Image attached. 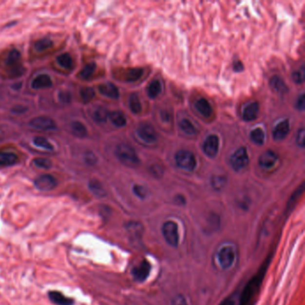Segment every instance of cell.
I'll return each instance as SVG.
<instances>
[{"mask_svg":"<svg viewBox=\"0 0 305 305\" xmlns=\"http://www.w3.org/2000/svg\"><path fill=\"white\" fill-rule=\"evenodd\" d=\"M143 75V69L142 68H129L126 69L123 74V78L125 79L126 82H136Z\"/></svg>","mask_w":305,"mask_h":305,"instance_id":"18","label":"cell"},{"mask_svg":"<svg viewBox=\"0 0 305 305\" xmlns=\"http://www.w3.org/2000/svg\"><path fill=\"white\" fill-rule=\"evenodd\" d=\"M49 296L50 301L56 305H73V303H74L73 300L67 298L64 294H61L59 292H57V291L49 292Z\"/></svg>","mask_w":305,"mask_h":305,"instance_id":"19","label":"cell"},{"mask_svg":"<svg viewBox=\"0 0 305 305\" xmlns=\"http://www.w3.org/2000/svg\"><path fill=\"white\" fill-rule=\"evenodd\" d=\"M52 86V80L48 75H38V76L35 77L32 82V87L36 90L39 89H47Z\"/></svg>","mask_w":305,"mask_h":305,"instance_id":"16","label":"cell"},{"mask_svg":"<svg viewBox=\"0 0 305 305\" xmlns=\"http://www.w3.org/2000/svg\"><path fill=\"white\" fill-rule=\"evenodd\" d=\"M293 79L296 83H302L305 81V68L302 67L299 71H295L293 74Z\"/></svg>","mask_w":305,"mask_h":305,"instance_id":"41","label":"cell"},{"mask_svg":"<svg viewBox=\"0 0 305 305\" xmlns=\"http://www.w3.org/2000/svg\"><path fill=\"white\" fill-rule=\"evenodd\" d=\"M93 118L94 120L96 121V122H98V123H104V122H106L107 119H108V117H109V111H108V109H106L105 107H102V106H99V107H97L95 110L93 111Z\"/></svg>","mask_w":305,"mask_h":305,"instance_id":"26","label":"cell"},{"mask_svg":"<svg viewBox=\"0 0 305 305\" xmlns=\"http://www.w3.org/2000/svg\"><path fill=\"white\" fill-rule=\"evenodd\" d=\"M109 117L114 126L123 127L126 125V118L125 114L120 111H112L109 114Z\"/></svg>","mask_w":305,"mask_h":305,"instance_id":"24","label":"cell"},{"mask_svg":"<svg viewBox=\"0 0 305 305\" xmlns=\"http://www.w3.org/2000/svg\"><path fill=\"white\" fill-rule=\"evenodd\" d=\"M58 98L63 103H69L71 101V94L68 92H60L58 93Z\"/></svg>","mask_w":305,"mask_h":305,"instance_id":"44","label":"cell"},{"mask_svg":"<svg viewBox=\"0 0 305 305\" xmlns=\"http://www.w3.org/2000/svg\"><path fill=\"white\" fill-rule=\"evenodd\" d=\"M174 201L178 204V205H185L186 204V199L185 197L182 195H177L174 198Z\"/></svg>","mask_w":305,"mask_h":305,"instance_id":"47","label":"cell"},{"mask_svg":"<svg viewBox=\"0 0 305 305\" xmlns=\"http://www.w3.org/2000/svg\"><path fill=\"white\" fill-rule=\"evenodd\" d=\"M197 111L205 117H210L212 114V108L210 102L205 98H200L195 103Z\"/></svg>","mask_w":305,"mask_h":305,"instance_id":"17","label":"cell"},{"mask_svg":"<svg viewBox=\"0 0 305 305\" xmlns=\"http://www.w3.org/2000/svg\"><path fill=\"white\" fill-rule=\"evenodd\" d=\"M180 129L188 135H194L196 129L188 119H182L179 123Z\"/></svg>","mask_w":305,"mask_h":305,"instance_id":"32","label":"cell"},{"mask_svg":"<svg viewBox=\"0 0 305 305\" xmlns=\"http://www.w3.org/2000/svg\"><path fill=\"white\" fill-rule=\"evenodd\" d=\"M234 70L235 72L243 71L244 69V66H243V63L241 61H235L234 63Z\"/></svg>","mask_w":305,"mask_h":305,"instance_id":"46","label":"cell"},{"mask_svg":"<svg viewBox=\"0 0 305 305\" xmlns=\"http://www.w3.org/2000/svg\"><path fill=\"white\" fill-rule=\"evenodd\" d=\"M137 134L143 142H146L148 144H152L158 139V134L157 132L155 131L154 127L146 123L141 124L139 126L137 129Z\"/></svg>","mask_w":305,"mask_h":305,"instance_id":"8","label":"cell"},{"mask_svg":"<svg viewBox=\"0 0 305 305\" xmlns=\"http://www.w3.org/2000/svg\"><path fill=\"white\" fill-rule=\"evenodd\" d=\"M232 168L235 171H240L245 169L249 164V156L246 147H241L235 151L230 158Z\"/></svg>","mask_w":305,"mask_h":305,"instance_id":"6","label":"cell"},{"mask_svg":"<svg viewBox=\"0 0 305 305\" xmlns=\"http://www.w3.org/2000/svg\"><path fill=\"white\" fill-rule=\"evenodd\" d=\"M84 160L89 166H94L95 164L97 163L98 158L93 152H87L84 154Z\"/></svg>","mask_w":305,"mask_h":305,"instance_id":"40","label":"cell"},{"mask_svg":"<svg viewBox=\"0 0 305 305\" xmlns=\"http://www.w3.org/2000/svg\"><path fill=\"white\" fill-rule=\"evenodd\" d=\"M30 126L38 129V130H55L57 128V125L53 119H51L49 116L46 115H40L36 116L30 121Z\"/></svg>","mask_w":305,"mask_h":305,"instance_id":"9","label":"cell"},{"mask_svg":"<svg viewBox=\"0 0 305 305\" xmlns=\"http://www.w3.org/2000/svg\"><path fill=\"white\" fill-rule=\"evenodd\" d=\"M98 91L102 95L108 98H113V99L119 98L118 89L111 82H106V83L100 84L98 86Z\"/></svg>","mask_w":305,"mask_h":305,"instance_id":"14","label":"cell"},{"mask_svg":"<svg viewBox=\"0 0 305 305\" xmlns=\"http://www.w3.org/2000/svg\"><path fill=\"white\" fill-rule=\"evenodd\" d=\"M174 160L177 167L180 169H185L187 171H192L196 168V158L193 155V153L186 151V150H181L175 153Z\"/></svg>","mask_w":305,"mask_h":305,"instance_id":"5","label":"cell"},{"mask_svg":"<svg viewBox=\"0 0 305 305\" xmlns=\"http://www.w3.org/2000/svg\"><path fill=\"white\" fill-rule=\"evenodd\" d=\"M250 137L252 142L258 145H262L265 142V133L262 128H255L251 132Z\"/></svg>","mask_w":305,"mask_h":305,"instance_id":"29","label":"cell"},{"mask_svg":"<svg viewBox=\"0 0 305 305\" xmlns=\"http://www.w3.org/2000/svg\"><path fill=\"white\" fill-rule=\"evenodd\" d=\"M80 95H81L82 101L84 103H88V102L92 101L93 98L95 97V92H94L93 88L84 87L81 90Z\"/></svg>","mask_w":305,"mask_h":305,"instance_id":"34","label":"cell"},{"mask_svg":"<svg viewBox=\"0 0 305 305\" xmlns=\"http://www.w3.org/2000/svg\"><path fill=\"white\" fill-rule=\"evenodd\" d=\"M290 130V124L287 119L283 120L279 122L277 126H275L273 131V137L276 141H282L288 134Z\"/></svg>","mask_w":305,"mask_h":305,"instance_id":"13","label":"cell"},{"mask_svg":"<svg viewBox=\"0 0 305 305\" xmlns=\"http://www.w3.org/2000/svg\"><path fill=\"white\" fill-rule=\"evenodd\" d=\"M18 162V157L14 152H0V167L13 166Z\"/></svg>","mask_w":305,"mask_h":305,"instance_id":"20","label":"cell"},{"mask_svg":"<svg viewBox=\"0 0 305 305\" xmlns=\"http://www.w3.org/2000/svg\"><path fill=\"white\" fill-rule=\"evenodd\" d=\"M162 234L168 245L176 248L179 245L178 226L173 220H168L162 225Z\"/></svg>","mask_w":305,"mask_h":305,"instance_id":"3","label":"cell"},{"mask_svg":"<svg viewBox=\"0 0 305 305\" xmlns=\"http://www.w3.org/2000/svg\"><path fill=\"white\" fill-rule=\"evenodd\" d=\"M171 305H188V303L184 295L177 294L171 301Z\"/></svg>","mask_w":305,"mask_h":305,"instance_id":"42","label":"cell"},{"mask_svg":"<svg viewBox=\"0 0 305 305\" xmlns=\"http://www.w3.org/2000/svg\"><path fill=\"white\" fill-rule=\"evenodd\" d=\"M127 229L131 234L140 235L142 232V225L138 222H131L127 225Z\"/></svg>","mask_w":305,"mask_h":305,"instance_id":"38","label":"cell"},{"mask_svg":"<svg viewBox=\"0 0 305 305\" xmlns=\"http://www.w3.org/2000/svg\"><path fill=\"white\" fill-rule=\"evenodd\" d=\"M20 60H21V53L17 49H13L6 57V65L8 67L15 69L18 66H19Z\"/></svg>","mask_w":305,"mask_h":305,"instance_id":"21","label":"cell"},{"mask_svg":"<svg viewBox=\"0 0 305 305\" xmlns=\"http://www.w3.org/2000/svg\"><path fill=\"white\" fill-rule=\"evenodd\" d=\"M269 85L277 93H286L288 90L286 84L280 77L278 76H273L269 81Z\"/></svg>","mask_w":305,"mask_h":305,"instance_id":"23","label":"cell"},{"mask_svg":"<svg viewBox=\"0 0 305 305\" xmlns=\"http://www.w3.org/2000/svg\"><path fill=\"white\" fill-rule=\"evenodd\" d=\"M305 108V94H301L296 102V109L299 110H304Z\"/></svg>","mask_w":305,"mask_h":305,"instance_id":"45","label":"cell"},{"mask_svg":"<svg viewBox=\"0 0 305 305\" xmlns=\"http://www.w3.org/2000/svg\"><path fill=\"white\" fill-rule=\"evenodd\" d=\"M57 61L59 64L60 66L66 69H71L73 67V60H72L71 56L67 53L59 55L57 58Z\"/></svg>","mask_w":305,"mask_h":305,"instance_id":"33","label":"cell"},{"mask_svg":"<svg viewBox=\"0 0 305 305\" xmlns=\"http://www.w3.org/2000/svg\"><path fill=\"white\" fill-rule=\"evenodd\" d=\"M151 270H152L151 263L146 260H143L142 262L138 263L136 266L133 267L132 275L135 281L142 283L149 278Z\"/></svg>","mask_w":305,"mask_h":305,"instance_id":"7","label":"cell"},{"mask_svg":"<svg viewBox=\"0 0 305 305\" xmlns=\"http://www.w3.org/2000/svg\"><path fill=\"white\" fill-rule=\"evenodd\" d=\"M259 114V104L256 101L251 102L246 106L243 111V118L245 121L250 122L256 119Z\"/></svg>","mask_w":305,"mask_h":305,"instance_id":"15","label":"cell"},{"mask_svg":"<svg viewBox=\"0 0 305 305\" xmlns=\"http://www.w3.org/2000/svg\"><path fill=\"white\" fill-rule=\"evenodd\" d=\"M89 187H90L91 191H93L96 196L102 198V197L106 196V194H107L103 186L98 180H91L89 183Z\"/></svg>","mask_w":305,"mask_h":305,"instance_id":"25","label":"cell"},{"mask_svg":"<svg viewBox=\"0 0 305 305\" xmlns=\"http://www.w3.org/2000/svg\"><path fill=\"white\" fill-rule=\"evenodd\" d=\"M34 185L40 191H51L57 186V182L51 174H41L35 179Z\"/></svg>","mask_w":305,"mask_h":305,"instance_id":"10","label":"cell"},{"mask_svg":"<svg viewBox=\"0 0 305 305\" xmlns=\"http://www.w3.org/2000/svg\"><path fill=\"white\" fill-rule=\"evenodd\" d=\"M133 191L140 199H145L147 196V190L143 186L134 185L133 187Z\"/></svg>","mask_w":305,"mask_h":305,"instance_id":"39","label":"cell"},{"mask_svg":"<svg viewBox=\"0 0 305 305\" xmlns=\"http://www.w3.org/2000/svg\"><path fill=\"white\" fill-rule=\"evenodd\" d=\"M72 133L78 138H85L87 136L88 131L86 126L80 121H74L71 124Z\"/></svg>","mask_w":305,"mask_h":305,"instance_id":"22","label":"cell"},{"mask_svg":"<svg viewBox=\"0 0 305 305\" xmlns=\"http://www.w3.org/2000/svg\"><path fill=\"white\" fill-rule=\"evenodd\" d=\"M33 164L39 169H49L51 168L52 163L49 158H37L33 159Z\"/></svg>","mask_w":305,"mask_h":305,"instance_id":"37","label":"cell"},{"mask_svg":"<svg viewBox=\"0 0 305 305\" xmlns=\"http://www.w3.org/2000/svg\"><path fill=\"white\" fill-rule=\"evenodd\" d=\"M211 186L216 191H221L227 184V178L223 175H214L210 180Z\"/></svg>","mask_w":305,"mask_h":305,"instance_id":"31","label":"cell"},{"mask_svg":"<svg viewBox=\"0 0 305 305\" xmlns=\"http://www.w3.org/2000/svg\"><path fill=\"white\" fill-rule=\"evenodd\" d=\"M220 305H235V304L233 298H228V299L224 300Z\"/></svg>","mask_w":305,"mask_h":305,"instance_id":"48","label":"cell"},{"mask_svg":"<svg viewBox=\"0 0 305 305\" xmlns=\"http://www.w3.org/2000/svg\"><path fill=\"white\" fill-rule=\"evenodd\" d=\"M236 248L233 245L226 244L220 246L217 252V262L219 267L223 270H227L233 267L236 260Z\"/></svg>","mask_w":305,"mask_h":305,"instance_id":"2","label":"cell"},{"mask_svg":"<svg viewBox=\"0 0 305 305\" xmlns=\"http://www.w3.org/2000/svg\"><path fill=\"white\" fill-rule=\"evenodd\" d=\"M95 70H96V64L95 63H89L81 70L80 74H79V76L82 80H89L91 77L93 76Z\"/></svg>","mask_w":305,"mask_h":305,"instance_id":"30","label":"cell"},{"mask_svg":"<svg viewBox=\"0 0 305 305\" xmlns=\"http://www.w3.org/2000/svg\"><path fill=\"white\" fill-rule=\"evenodd\" d=\"M147 92L150 98H157L159 93H161V83L158 80H154L149 84Z\"/></svg>","mask_w":305,"mask_h":305,"instance_id":"27","label":"cell"},{"mask_svg":"<svg viewBox=\"0 0 305 305\" xmlns=\"http://www.w3.org/2000/svg\"><path fill=\"white\" fill-rule=\"evenodd\" d=\"M114 153L120 162L126 167L135 168L140 163L135 150L127 143H119Z\"/></svg>","mask_w":305,"mask_h":305,"instance_id":"1","label":"cell"},{"mask_svg":"<svg viewBox=\"0 0 305 305\" xmlns=\"http://www.w3.org/2000/svg\"><path fill=\"white\" fill-rule=\"evenodd\" d=\"M278 159L277 153L274 152L271 150H267L261 155L259 158V164L264 169H271L277 163Z\"/></svg>","mask_w":305,"mask_h":305,"instance_id":"12","label":"cell"},{"mask_svg":"<svg viewBox=\"0 0 305 305\" xmlns=\"http://www.w3.org/2000/svg\"><path fill=\"white\" fill-rule=\"evenodd\" d=\"M219 139L216 134H210L203 143V152L210 158H214L218 152Z\"/></svg>","mask_w":305,"mask_h":305,"instance_id":"11","label":"cell"},{"mask_svg":"<svg viewBox=\"0 0 305 305\" xmlns=\"http://www.w3.org/2000/svg\"><path fill=\"white\" fill-rule=\"evenodd\" d=\"M33 143L37 146V147L42 148L48 151H52L54 147L50 142L44 137L37 136L33 139Z\"/></svg>","mask_w":305,"mask_h":305,"instance_id":"35","label":"cell"},{"mask_svg":"<svg viewBox=\"0 0 305 305\" xmlns=\"http://www.w3.org/2000/svg\"><path fill=\"white\" fill-rule=\"evenodd\" d=\"M267 262L265 264V267H262V269L260 270L259 275L255 276L254 278L251 279V282L247 285L246 288L245 289V292L243 294V299L242 303L240 305H249V303L251 301V298L253 297V295L255 294L257 290L260 287L261 283H262V278L264 277V274L266 271V267H267Z\"/></svg>","mask_w":305,"mask_h":305,"instance_id":"4","label":"cell"},{"mask_svg":"<svg viewBox=\"0 0 305 305\" xmlns=\"http://www.w3.org/2000/svg\"><path fill=\"white\" fill-rule=\"evenodd\" d=\"M129 106L130 109L133 114H140L142 111V104L140 101V98L138 97L136 93H133L130 96L129 99Z\"/></svg>","mask_w":305,"mask_h":305,"instance_id":"28","label":"cell"},{"mask_svg":"<svg viewBox=\"0 0 305 305\" xmlns=\"http://www.w3.org/2000/svg\"><path fill=\"white\" fill-rule=\"evenodd\" d=\"M52 45H53L52 40H50L48 38H44L37 40L34 44V47L38 51H44L46 49H49L50 47H52Z\"/></svg>","mask_w":305,"mask_h":305,"instance_id":"36","label":"cell"},{"mask_svg":"<svg viewBox=\"0 0 305 305\" xmlns=\"http://www.w3.org/2000/svg\"><path fill=\"white\" fill-rule=\"evenodd\" d=\"M305 129L301 128L299 132H298V133H297V137H296V143L299 145L300 147H305Z\"/></svg>","mask_w":305,"mask_h":305,"instance_id":"43","label":"cell"}]
</instances>
